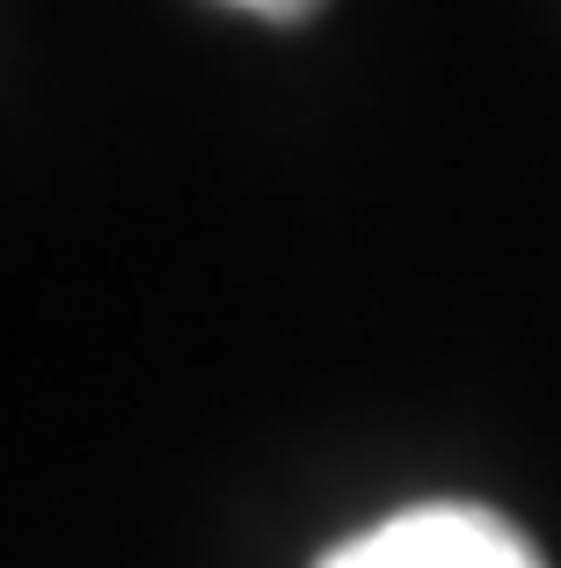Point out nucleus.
<instances>
[{
    "label": "nucleus",
    "instance_id": "f257e3e1",
    "mask_svg": "<svg viewBox=\"0 0 561 568\" xmlns=\"http://www.w3.org/2000/svg\"><path fill=\"white\" fill-rule=\"evenodd\" d=\"M314 568H547V554L489 503H409L335 539Z\"/></svg>",
    "mask_w": 561,
    "mask_h": 568
},
{
    "label": "nucleus",
    "instance_id": "f03ea898",
    "mask_svg": "<svg viewBox=\"0 0 561 568\" xmlns=\"http://www.w3.org/2000/svg\"><path fill=\"white\" fill-rule=\"evenodd\" d=\"M227 8H241V16H263V22H307L321 0H227Z\"/></svg>",
    "mask_w": 561,
    "mask_h": 568
}]
</instances>
